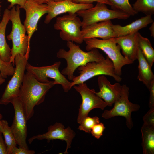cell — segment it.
Masks as SVG:
<instances>
[{
    "label": "cell",
    "instance_id": "1",
    "mask_svg": "<svg viewBox=\"0 0 154 154\" xmlns=\"http://www.w3.org/2000/svg\"><path fill=\"white\" fill-rule=\"evenodd\" d=\"M56 84L54 81L43 83L27 71L20 87L18 97L27 121L33 116L34 108L42 103L50 89Z\"/></svg>",
    "mask_w": 154,
    "mask_h": 154
},
{
    "label": "cell",
    "instance_id": "2",
    "mask_svg": "<svg viewBox=\"0 0 154 154\" xmlns=\"http://www.w3.org/2000/svg\"><path fill=\"white\" fill-rule=\"evenodd\" d=\"M66 45L68 50L60 49L57 52L56 56L66 60L67 66L61 73L63 75L67 76L70 80H72L74 77V73L79 67L90 62H100L105 58L97 49L93 48L86 52L82 50L79 45L72 42L67 41Z\"/></svg>",
    "mask_w": 154,
    "mask_h": 154
},
{
    "label": "cell",
    "instance_id": "3",
    "mask_svg": "<svg viewBox=\"0 0 154 154\" xmlns=\"http://www.w3.org/2000/svg\"><path fill=\"white\" fill-rule=\"evenodd\" d=\"M11 8L9 20L12 23V30L7 38L9 40L12 41L11 56L9 62L14 65V60L15 56L18 54L29 56L30 47L28 36L26 35L25 27L21 22L20 6L17 5Z\"/></svg>",
    "mask_w": 154,
    "mask_h": 154
},
{
    "label": "cell",
    "instance_id": "4",
    "mask_svg": "<svg viewBox=\"0 0 154 154\" xmlns=\"http://www.w3.org/2000/svg\"><path fill=\"white\" fill-rule=\"evenodd\" d=\"M87 51L93 48L99 49L103 51L112 62L117 75L121 76V70L124 66L133 62L127 59L121 53L119 46L115 41L114 38L105 40L92 38L84 40Z\"/></svg>",
    "mask_w": 154,
    "mask_h": 154
},
{
    "label": "cell",
    "instance_id": "5",
    "mask_svg": "<svg viewBox=\"0 0 154 154\" xmlns=\"http://www.w3.org/2000/svg\"><path fill=\"white\" fill-rule=\"evenodd\" d=\"M78 69L80 74L75 76L72 79V87L97 76H109L118 82L122 80L121 76L116 73L113 64L107 56L102 61L88 62L84 66L79 67Z\"/></svg>",
    "mask_w": 154,
    "mask_h": 154
},
{
    "label": "cell",
    "instance_id": "6",
    "mask_svg": "<svg viewBox=\"0 0 154 154\" xmlns=\"http://www.w3.org/2000/svg\"><path fill=\"white\" fill-rule=\"evenodd\" d=\"M76 13L82 18V28L93 24L114 19L125 20L130 16L123 12L110 9L106 4L100 2H97L92 8L79 11Z\"/></svg>",
    "mask_w": 154,
    "mask_h": 154
},
{
    "label": "cell",
    "instance_id": "7",
    "mask_svg": "<svg viewBox=\"0 0 154 154\" xmlns=\"http://www.w3.org/2000/svg\"><path fill=\"white\" fill-rule=\"evenodd\" d=\"M29 58V56L27 54H18L15 56L14 60L15 70L0 99V104L7 105L10 103L13 98L18 97Z\"/></svg>",
    "mask_w": 154,
    "mask_h": 154
},
{
    "label": "cell",
    "instance_id": "8",
    "mask_svg": "<svg viewBox=\"0 0 154 154\" xmlns=\"http://www.w3.org/2000/svg\"><path fill=\"white\" fill-rule=\"evenodd\" d=\"M78 16L76 13H69L57 18L54 27L55 29L60 31V37L63 40L79 44L84 41L80 29L82 21Z\"/></svg>",
    "mask_w": 154,
    "mask_h": 154
},
{
    "label": "cell",
    "instance_id": "9",
    "mask_svg": "<svg viewBox=\"0 0 154 154\" xmlns=\"http://www.w3.org/2000/svg\"><path fill=\"white\" fill-rule=\"evenodd\" d=\"M122 90L120 98L114 103V106L112 109L104 110L102 117L106 119L117 116L124 117L126 119L127 127L131 129L133 125L131 117V113L139 110L140 106L129 101V88L125 84L122 85Z\"/></svg>",
    "mask_w": 154,
    "mask_h": 154
},
{
    "label": "cell",
    "instance_id": "10",
    "mask_svg": "<svg viewBox=\"0 0 154 154\" xmlns=\"http://www.w3.org/2000/svg\"><path fill=\"white\" fill-rule=\"evenodd\" d=\"M61 64L60 61H58L50 66L36 67L28 63L26 69L40 82H48L49 78L53 79L56 84L61 85L64 92H67L72 88L71 82L69 81L60 72L59 68Z\"/></svg>",
    "mask_w": 154,
    "mask_h": 154
},
{
    "label": "cell",
    "instance_id": "11",
    "mask_svg": "<svg viewBox=\"0 0 154 154\" xmlns=\"http://www.w3.org/2000/svg\"><path fill=\"white\" fill-rule=\"evenodd\" d=\"M77 85L74 86L73 87L80 94L82 99L77 119L78 123L80 124L92 110L96 108L103 110L107 106L96 94L94 89H90L86 83L84 82Z\"/></svg>",
    "mask_w": 154,
    "mask_h": 154
},
{
    "label": "cell",
    "instance_id": "12",
    "mask_svg": "<svg viewBox=\"0 0 154 154\" xmlns=\"http://www.w3.org/2000/svg\"><path fill=\"white\" fill-rule=\"evenodd\" d=\"M10 103L14 110L13 121L10 127L11 131L19 147L29 149L26 142L27 120L21 103L18 97L13 98Z\"/></svg>",
    "mask_w": 154,
    "mask_h": 154
},
{
    "label": "cell",
    "instance_id": "13",
    "mask_svg": "<svg viewBox=\"0 0 154 154\" xmlns=\"http://www.w3.org/2000/svg\"><path fill=\"white\" fill-rule=\"evenodd\" d=\"M23 9L26 12L24 22L29 42L34 33L37 29L38 21L44 15L47 13L46 4H40L33 0H27Z\"/></svg>",
    "mask_w": 154,
    "mask_h": 154
},
{
    "label": "cell",
    "instance_id": "14",
    "mask_svg": "<svg viewBox=\"0 0 154 154\" xmlns=\"http://www.w3.org/2000/svg\"><path fill=\"white\" fill-rule=\"evenodd\" d=\"M64 128L62 123H56L49 127L47 132L44 133L35 135L30 137L28 140V142L31 144L35 139L42 140L46 139L47 140L48 142L55 139L64 141L66 143V148L65 151L63 153L67 154L68 150L71 147V142L75 134L70 127L66 129Z\"/></svg>",
    "mask_w": 154,
    "mask_h": 154
},
{
    "label": "cell",
    "instance_id": "15",
    "mask_svg": "<svg viewBox=\"0 0 154 154\" xmlns=\"http://www.w3.org/2000/svg\"><path fill=\"white\" fill-rule=\"evenodd\" d=\"M48 12L44 23L48 24L51 20L60 14L71 13H76L78 11L92 7V4L77 3L73 0H63L57 2H50L47 4Z\"/></svg>",
    "mask_w": 154,
    "mask_h": 154
},
{
    "label": "cell",
    "instance_id": "16",
    "mask_svg": "<svg viewBox=\"0 0 154 154\" xmlns=\"http://www.w3.org/2000/svg\"><path fill=\"white\" fill-rule=\"evenodd\" d=\"M97 81L99 91L96 92V94L105 102L107 106H111L120 98L122 85L118 82L111 84L104 75L99 76Z\"/></svg>",
    "mask_w": 154,
    "mask_h": 154
},
{
    "label": "cell",
    "instance_id": "17",
    "mask_svg": "<svg viewBox=\"0 0 154 154\" xmlns=\"http://www.w3.org/2000/svg\"><path fill=\"white\" fill-rule=\"evenodd\" d=\"M111 20L93 24L82 28L81 33L84 40L100 38L105 40L116 38Z\"/></svg>",
    "mask_w": 154,
    "mask_h": 154
},
{
    "label": "cell",
    "instance_id": "18",
    "mask_svg": "<svg viewBox=\"0 0 154 154\" xmlns=\"http://www.w3.org/2000/svg\"><path fill=\"white\" fill-rule=\"evenodd\" d=\"M138 33L114 38L116 43L121 50L123 55L133 62L137 58Z\"/></svg>",
    "mask_w": 154,
    "mask_h": 154
},
{
    "label": "cell",
    "instance_id": "19",
    "mask_svg": "<svg viewBox=\"0 0 154 154\" xmlns=\"http://www.w3.org/2000/svg\"><path fill=\"white\" fill-rule=\"evenodd\" d=\"M151 15H146L125 26L112 24V28L116 37L124 36L138 32V31L153 22Z\"/></svg>",
    "mask_w": 154,
    "mask_h": 154
},
{
    "label": "cell",
    "instance_id": "20",
    "mask_svg": "<svg viewBox=\"0 0 154 154\" xmlns=\"http://www.w3.org/2000/svg\"><path fill=\"white\" fill-rule=\"evenodd\" d=\"M10 10L6 9L0 22V57L4 62L10 63L11 56V49L7 43L5 38V31L9 21Z\"/></svg>",
    "mask_w": 154,
    "mask_h": 154
},
{
    "label": "cell",
    "instance_id": "21",
    "mask_svg": "<svg viewBox=\"0 0 154 154\" xmlns=\"http://www.w3.org/2000/svg\"><path fill=\"white\" fill-rule=\"evenodd\" d=\"M139 63L137 78L142 82L148 89L151 82L154 81V75L151 68L138 47L137 58Z\"/></svg>",
    "mask_w": 154,
    "mask_h": 154
},
{
    "label": "cell",
    "instance_id": "22",
    "mask_svg": "<svg viewBox=\"0 0 154 154\" xmlns=\"http://www.w3.org/2000/svg\"><path fill=\"white\" fill-rule=\"evenodd\" d=\"M143 154H154V127L143 124L141 129Z\"/></svg>",
    "mask_w": 154,
    "mask_h": 154
},
{
    "label": "cell",
    "instance_id": "23",
    "mask_svg": "<svg viewBox=\"0 0 154 154\" xmlns=\"http://www.w3.org/2000/svg\"><path fill=\"white\" fill-rule=\"evenodd\" d=\"M137 41L138 47L151 68L154 62V50L150 41L138 32Z\"/></svg>",
    "mask_w": 154,
    "mask_h": 154
},
{
    "label": "cell",
    "instance_id": "24",
    "mask_svg": "<svg viewBox=\"0 0 154 154\" xmlns=\"http://www.w3.org/2000/svg\"><path fill=\"white\" fill-rule=\"evenodd\" d=\"M1 132L3 135L7 147V154H11L14 147H16L17 143L8 122L2 120Z\"/></svg>",
    "mask_w": 154,
    "mask_h": 154
},
{
    "label": "cell",
    "instance_id": "25",
    "mask_svg": "<svg viewBox=\"0 0 154 154\" xmlns=\"http://www.w3.org/2000/svg\"><path fill=\"white\" fill-rule=\"evenodd\" d=\"M111 4L112 9L119 11L130 16L137 14L130 4L129 0H107Z\"/></svg>",
    "mask_w": 154,
    "mask_h": 154
},
{
    "label": "cell",
    "instance_id": "26",
    "mask_svg": "<svg viewBox=\"0 0 154 154\" xmlns=\"http://www.w3.org/2000/svg\"><path fill=\"white\" fill-rule=\"evenodd\" d=\"M132 5L137 13L142 12L151 15L154 13V0H137Z\"/></svg>",
    "mask_w": 154,
    "mask_h": 154
},
{
    "label": "cell",
    "instance_id": "27",
    "mask_svg": "<svg viewBox=\"0 0 154 154\" xmlns=\"http://www.w3.org/2000/svg\"><path fill=\"white\" fill-rule=\"evenodd\" d=\"M100 123L99 118L97 116L91 117L88 116L82 121L78 129L86 133H90L92 128L96 124Z\"/></svg>",
    "mask_w": 154,
    "mask_h": 154
},
{
    "label": "cell",
    "instance_id": "28",
    "mask_svg": "<svg viewBox=\"0 0 154 154\" xmlns=\"http://www.w3.org/2000/svg\"><path fill=\"white\" fill-rule=\"evenodd\" d=\"M12 63L4 62L0 57V72L3 78L13 75L15 70V67Z\"/></svg>",
    "mask_w": 154,
    "mask_h": 154
},
{
    "label": "cell",
    "instance_id": "29",
    "mask_svg": "<svg viewBox=\"0 0 154 154\" xmlns=\"http://www.w3.org/2000/svg\"><path fill=\"white\" fill-rule=\"evenodd\" d=\"M105 128L104 124L102 123H99L94 126L91 129L90 133L95 138L99 139L103 135Z\"/></svg>",
    "mask_w": 154,
    "mask_h": 154
},
{
    "label": "cell",
    "instance_id": "30",
    "mask_svg": "<svg viewBox=\"0 0 154 154\" xmlns=\"http://www.w3.org/2000/svg\"><path fill=\"white\" fill-rule=\"evenodd\" d=\"M143 124L154 127V107L150 108L143 116Z\"/></svg>",
    "mask_w": 154,
    "mask_h": 154
},
{
    "label": "cell",
    "instance_id": "31",
    "mask_svg": "<svg viewBox=\"0 0 154 154\" xmlns=\"http://www.w3.org/2000/svg\"><path fill=\"white\" fill-rule=\"evenodd\" d=\"M35 153L34 150L19 147L18 148L16 147L13 150L11 154H34Z\"/></svg>",
    "mask_w": 154,
    "mask_h": 154
},
{
    "label": "cell",
    "instance_id": "32",
    "mask_svg": "<svg viewBox=\"0 0 154 154\" xmlns=\"http://www.w3.org/2000/svg\"><path fill=\"white\" fill-rule=\"evenodd\" d=\"M73 1L77 3L85 4H92L94 2L103 3L111 6V4L107 0H73Z\"/></svg>",
    "mask_w": 154,
    "mask_h": 154
},
{
    "label": "cell",
    "instance_id": "33",
    "mask_svg": "<svg viewBox=\"0 0 154 154\" xmlns=\"http://www.w3.org/2000/svg\"><path fill=\"white\" fill-rule=\"evenodd\" d=\"M148 90L150 92L148 105L150 108L154 107V81L151 82Z\"/></svg>",
    "mask_w": 154,
    "mask_h": 154
},
{
    "label": "cell",
    "instance_id": "34",
    "mask_svg": "<svg viewBox=\"0 0 154 154\" xmlns=\"http://www.w3.org/2000/svg\"><path fill=\"white\" fill-rule=\"evenodd\" d=\"M10 3L8 9L11 8L15 5H19L20 8H23L27 0H7Z\"/></svg>",
    "mask_w": 154,
    "mask_h": 154
},
{
    "label": "cell",
    "instance_id": "35",
    "mask_svg": "<svg viewBox=\"0 0 154 154\" xmlns=\"http://www.w3.org/2000/svg\"><path fill=\"white\" fill-rule=\"evenodd\" d=\"M0 154H7V146L3 139L2 133H0Z\"/></svg>",
    "mask_w": 154,
    "mask_h": 154
},
{
    "label": "cell",
    "instance_id": "36",
    "mask_svg": "<svg viewBox=\"0 0 154 154\" xmlns=\"http://www.w3.org/2000/svg\"><path fill=\"white\" fill-rule=\"evenodd\" d=\"M36 3L40 4H47L50 2H57L63 0H33Z\"/></svg>",
    "mask_w": 154,
    "mask_h": 154
},
{
    "label": "cell",
    "instance_id": "37",
    "mask_svg": "<svg viewBox=\"0 0 154 154\" xmlns=\"http://www.w3.org/2000/svg\"><path fill=\"white\" fill-rule=\"evenodd\" d=\"M149 29L151 33V36L154 37V22L153 21Z\"/></svg>",
    "mask_w": 154,
    "mask_h": 154
},
{
    "label": "cell",
    "instance_id": "38",
    "mask_svg": "<svg viewBox=\"0 0 154 154\" xmlns=\"http://www.w3.org/2000/svg\"><path fill=\"white\" fill-rule=\"evenodd\" d=\"M5 81V78L3 77L0 73V85L3 84Z\"/></svg>",
    "mask_w": 154,
    "mask_h": 154
},
{
    "label": "cell",
    "instance_id": "39",
    "mask_svg": "<svg viewBox=\"0 0 154 154\" xmlns=\"http://www.w3.org/2000/svg\"><path fill=\"white\" fill-rule=\"evenodd\" d=\"M2 116L0 113V133H1V131L2 129Z\"/></svg>",
    "mask_w": 154,
    "mask_h": 154
},
{
    "label": "cell",
    "instance_id": "40",
    "mask_svg": "<svg viewBox=\"0 0 154 154\" xmlns=\"http://www.w3.org/2000/svg\"><path fill=\"white\" fill-rule=\"evenodd\" d=\"M1 5H0V13H1Z\"/></svg>",
    "mask_w": 154,
    "mask_h": 154
},
{
    "label": "cell",
    "instance_id": "41",
    "mask_svg": "<svg viewBox=\"0 0 154 154\" xmlns=\"http://www.w3.org/2000/svg\"></svg>",
    "mask_w": 154,
    "mask_h": 154
}]
</instances>
